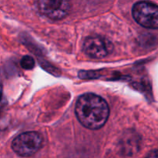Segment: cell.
<instances>
[{"label": "cell", "instance_id": "6da1fadb", "mask_svg": "<svg viewBox=\"0 0 158 158\" xmlns=\"http://www.w3.org/2000/svg\"><path fill=\"white\" fill-rule=\"evenodd\" d=\"M75 114L83 127L87 129L99 130L107 121L110 108L106 100L100 96L86 93L77 100Z\"/></svg>", "mask_w": 158, "mask_h": 158}, {"label": "cell", "instance_id": "7a4b0ae2", "mask_svg": "<svg viewBox=\"0 0 158 158\" xmlns=\"http://www.w3.org/2000/svg\"><path fill=\"white\" fill-rule=\"evenodd\" d=\"M43 144L41 134L35 131H28L17 136L12 143L14 152L21 157H31L38 152Z\"/></svg>", "mask_w": 158, "mask_h": 158}, {"label": "cell", "instance_id": "3957f363", "mask_svg": "<svg viewBox=\"0 0 158 158\" xmlns=\"http://www.w3.org/2000/svg\"><path fill=\"white\" fill-rule=\"evenodd\" d=\"M132 15L134 20L143 27L151 29L158 28V8L155 3L148 1L135 3Z\"/></svg>", "mask_w": 158, "mask_h": 158}, {"label": "cell", "instance_id": "277c9868", "mask_svg": "<svg viewBox=\"0 0 158 158\" xmlns=\"http://www.w3.org/2000/svg\"><path fill=\"white\" fill-rule=\"evenodd\" d=\"M83 51L92 59H103L110 55L114 51V45L105 37L88 36L83 43Z\"/></svg>", "mask_w": 158, "mask_h": 158}, {"label": "cell", "instance_id": "5b68a950", "mask_svg": "<svg viewBox=\"0 0 158 158\" xmlns=\"http://www.w3.org/2000/svg\"><path fill=\"white\" fill-rule=\"evenodd\" d=\"M40 13L52 20H60L69 14L70 4L68 0H38Z\"/></svg>", "mask_w": 158, "mask_h": 158}, {"label": "cell", "instance_id": "8992f818", "mask_svg": "<svg viewBox=\"0 0 158 158\" xmlns=\"http://www.w3.org/2000/svg\"><path fill=\"white\" fill-rule=\"evenodd\" d=\"M140 148V138L134 133L127 134L120 142V148L126 155L131 156L137 152Z\"/></svg>", "mask_w": 158, "mask_h": 158}, {"label": "cell", "instance_id": "52a82bcc", "mask_svg": "<svg viewBox=\"0 0 158 158\" xmlns=\"http://www.w3.org/2000/svg\"><path fill=\"white\" fill-rule=\"evenodd\" d=\"M20 65L25 69H32L35 66V60L30 56H24L21 59Z\"/></svg>", "mask_w": 158, "mask_h": 158}, {"label": "cell", "instance_id": "ba28073f", "mask_svg": "<svg viewBox=\"0 0 158 158\" xmlns=\"http://www.w3.org/2000/svg\"><path fill=\"white\" fill-rule=\"evenodd\" d=\"M157 151L155 150V151H154L153 152H151L146 158H157Z\"/></svg>", "mask_w": 158, "mask_h": 158}, {"label": "cell", "instance_id": "9c48e42d", "mask_svg": "<svg viewBox=\"0 0 158 158\" xmlns=\"http://www.w3.org/2000/svg\"><path fill=\"white\" fill-rule=\"evenodd\" d=\"M2 99V87H0V103H1Z\"/></svg>", "mask_w": 158, "mask_h": 158}]
</instances>
